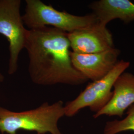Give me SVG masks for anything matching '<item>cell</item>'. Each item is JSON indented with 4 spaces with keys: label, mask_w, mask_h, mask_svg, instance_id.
<instances>
[{
    "label": "cell",
    "mask_w": 134,
    "mask_h": 134,
    "mask_svg": "<svg viewBox=\"0 0 134 134\" xmlns=\"http://www.w3.org/2000/svg\"><path fill=\"white\" fill-rule=\"evenodd\" d=\"M121 52L114 48L98 53L80 54L71 51L74 67L88 80L96 81L105 77L118 62Z\"/></svg>",
    "instance_id": "7"
},
{
    "label": "cell",
    "mask_w": 134,
    "mask_h": 134,
    "mask_svg": "<svg viewBox=\"0 0 134 134\" xmlns=\"http://www.w3.org/2000/svg\"><path fill=\"white\" fill-rule=\"evenodd\" d=\"M4 79H5V77L1 72H0V82H3L4 81Z\"/></svg>",
    "instance_id": "11"
},
{
    "label": "cell",
    "mask_w": 134,
    "mask_h": 134,
    "mask_svg": "<svg viewBox=\"0 0 134 134\" xmlns=\"http://www.w3.org/2000/svg\"><path fill=\"white\" fill-rule=\"evenodd\" d=\"M68 37L75 53H98L115 47L111 32L99 20L88 27L68 33Z\"/></svg>",
    "instance_id": "6"
},
{
    "label": "cell",
    "mask_w": 134,
    "mask_h": 134,
    "mask_svg": "<svg viewBox=\"0 0 134 134\" xmlns=\"http://www.w3.org/2000/svg\"><path fill=\"white\" fill-rule=\"evenodd\" d=\"M21 3L20 0H0V34L9 43L10 75L18 70L19 54L25 48L29 30L25 28L20 13Z\"/></svg>",
    "instance_id": "5"
},
{
    "label": "cell",
    "mask_w": 134,
    "mask_h": 134,
    "mask_svg": "<svg viewBox=\"0 0 134 134\" xmlns=\"http://www.w3.org/2000/svg\"><path fill=\"white\" fill-rule=\"evenodd\" d=\"M64 116L62 100L52 104L45 102L36 108L21 112L0 106V132L2 134H17L19 131L35 132L37 134H63L58 123Z\"/></svg>",
    "instance_id": "2"
},
{
    "label": "cell",
    "mask_w": 134,
    "mask_h": 134,
    "mask_svg": "<svg viewBox=\"0 0 134 134\" xmlns=\"http://www.w3.org/2000/svg\"><path fill=\"white\" fill-rule=\"evenodd\" d=\"M24 23L29 29L51 27L67 33L88 27L98 20L93 13L82 16L59 11L40 0H26Z\"/></svg>",
    "instance_id": "3"
},
{
    "label": "cell",
    "mask_w": 134,
    "mask_h": 134,
    "mask_svg": "<svg viewBox=\"0 0 134 134\" xmlns=\"http://www.w3.org/2000/svg\"><path fill=\"white\" fill-rule=\"evenodd\" d=\"M29 75L40 86H79L88 81L72 64L68 33L45 26L29 29L25 45Z\"/></svg>",
    "instance_id": "1"
},
{
    "label": "cell",
    "mask_w": 134,
    "mask_h": 134,
    "mask_svg": "<svg viewBox=\"0 0 134 134\" xmlns=\"http://www.w3.org/2000/svg\"><path fill=\"white\" fill-rule=\"evenodd\" d=\"M127 115L123 120L107 122L104 129V134H117L127 131L134 132V104L128 109Z\"/></svg>",
    "instance_id": "10"
},
{
    "label": "cell",
    "mask_w": 134,
    "mask_h": 134,
    "mask_svg": "<svg viewBox=\"0 0 134 134\" xmlns=\"http://www.w3.org/2000/svg\"><path fill=\"white\" fill-rule=\"evenodd\" d=\"M113 88L110 101L94 114V118L104 115L122 117L125 111L134 104V74L125 72L121 74L115 81Z\"/></svg>",
    "instance_id": "8"
},
{
    "label": "cell",
    "mask_w": 134,
    "mask_h": 134,
    "mask_svg": "<svg viewBox=\"0 0 134 134\" xmlns=\"http://www.w3.org/2000/svg\"><path fill=\"white\" fill-rule=\"evenodd\" d=\"M130 65L129 61L120 60L105 77L89 83L75 99L64 105L65 116L72 117L85 107H88L95 113L101 110L112 97L115 81Z\"/></svg>",
    "instance_id": "4"
},
{
    "label": "cell",
    "mask_w": 134,
    "mask_h": 134,
    "mask_svg": "<svg viewBox=\"0 0 134 134\" xmlns=\"http://www.w3.org/2000/svg\"><path fill=\"white\" fill-rule=\"evenodd\" d=\"M88 7L98 20L106 25L114 19L125 24L134 21V3L129 0H98Z\"/></svg>",
    "instance_id": "9"
}]
</instances>
